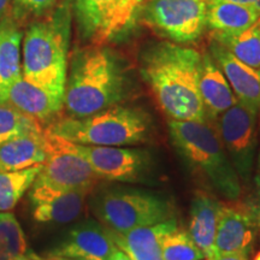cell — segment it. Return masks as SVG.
Returning a JSON list of instances; mask_svg holds the SVG:
<instances>
[{
	"label": "cell",
	"instance_id": "6",
	"mask_svg": "<svg viewBox=\"0 0 260 260\" xmlns=\"http://www.w3.org/2000/svg\"><path fill=\"white\" fill-rule=\"evenodd\" d=\"M90 207L100 223L116 234L176 218L174 205L164 194L144 188H102L93 194Z\"/></svg>",
	"mask_w": 260,
	"mask_h": 260
},
{
	"label": "cell",
	"instance_id": "33",
	"mask_svg": "<svg viewBox=\"0 0 260 260\" xmlns=\"http://www.w3.org/2000/svg\"><path fill=\"white\" fill-rule=\"evenodd\" d=\"M107 260H132V259H130L128 254H125L122 249H119L118 247H117V248L113 251V253L110 255V258Z\"/></svg>",
	"mask_w": 260,
	"mask_h": 260
},
{
	"label": "cell",
	"instance_id": "3",
	"mask_svg": "<svg viewBox=\"0 0 260 260\" xmlns=\"http://www.w3.org/2000/svg\"><path fill=\"white\" fill-rule=\"evenodd\" d=\"M169 133L178 155L195 177L224 199H240L241 180L212 123L170 119Z\"/></svg>",
	"mask_w": 260,
	"mask_h": 260
},
{
	"label": "cell",
	"instance_id": "1",
	"mask_svg": "<svg viewBox=\"0 0 260 260\" xmlns=\"http://www.w3.org/2000/svg\"><path fill=\"white\" fill-rule=\"evenodd\" d=\"M201 53L175 42L153 45L142 56V79L161 111L174 121H207L200 96Z\"/></svg>",
	"mask_w": 260,
	"mask_h": 260
},
{
	"label": "cell",
	"instance_id": "36",
	"mask_svg": "<svg viewBox=\"0 0 260 260\" xmlns=\"http://www.w3.org/2000/svg\"><path fill=\"white\" fill-rule=\"evenodd\" d=\"M6 103V90L0 86V104Z\"/></svg>",
	"mask_w": 260,
	"mask_h": 260
},
{
	"label": "cell",
	"instance_id": "5",
	"mask_svg": "<svg viewBox=\"0 0 260 260\" xmlns=\"http://www.w3.org/2000/svg\"><path fill=\"white\" fill-rule=\"evenodd\" d=\"M48 129L74 144L123 147L148 142L154 125L145 110L119 104L87 117L58 119Z\"/></svg>",
	"mask_w": 260,
	"mask_h": 260
},
{
	"label": "cell",
	"instance_id": "21",
	"mask_svg": "<svg viewBox=\"0 0 260 260\" xmlns=\"http://www.w3.org/2000/svg\"><path fill=\"white\" fill-rule=\"evenodd\" d=\"M260 11L248 5L228 0H206V27L212 31L233 32L251 27Z\"/></svg>",
	"mask_w": 260,
	"mask_h": 260
},
{
	"label": "cell",
	"instance_id": "26",
	"mask_svg": "<svg viewBox=\"0 0 260 260\" xmlns=\"http://www.w3.org/2000/svg\"><path fill=\"white\" fill-rule=\"evenodd\" d=\"M23 254H29V249L22 226L11 211L0 212V260Z\"/></svg>",
	"mask_w": 260,
	"mask_h": 260
},
{
	"label": "cell",
	"instance_id": "4",
	"mask_svg": "<svg viewBox=\"0 0 260 260\" xmlns=\"http://www.w3.org/2000/svg\"><path fill=\"white\" fill-rule=\"evenodd\" d=\"M71 4L59 6L50 17L29 25L22 47V76L64 96L68 76Z\"/></svg>",
	"mask_w": 260,
	"mask_h": 260
},
{
	"label": "cell",
	"instance_id": "19",
	"mask_svg": "<svg viewBox=\"0 0 260 260\" xmlns=\"http://www.w3.org/2000/svg\"><path fill=\"white\" fill-rule=\"evenodd\" d=\"M44 130L21 135L0 146V171H18L44 165L46 160Z\"/></svg>",
	"mask_w": 260,
	"mask_h": 260
},
{
	"label": "cell",
	"instance_id": "18",
	"mask_svg": "<svg viewBox=\"0 0 260 260\" xmlns=\"http://www.w3.org/2000/svg\"><path fill=\"white\" fill-rule=\"evenodd\" d=\"M199 90L209 122H212L217 116L239 102L222 70L209 52L201 54Z\"/></svg>",
	"mask_w": 260,
	"mask_h": 260
},
{
	"label": "cell",
	"instance_id": "15",
	"mask_svg": "<svg viewBox=\"0 0 260 260\" xmlns=\"http://www.w3.org/2000/svg\"><path fill=\"white\" fill-rule=\"evenodd\" d=\"M223 205L213 194L205 190H197L191 199L188 233L204 253L205 260L216 258L214 240Z\"/></svg>",
	"mask_w": 260,
	"mask_h": 260
},
{
	"label": "cell",
	"instance_id": "25",
	"mask_svg": "<svg viewBox=\"0 0 260 260\" xmlns=\"http://www.w3.org/2000/svg\"><path fill=\"white\" fill-rule=\"evenodd\" d=\"M42 130L38 119L18 111L8 103L0 104V146L21 135Z\"/></svg>",
	"mask_w": 260,
	"mask_h": 260
},
{
	"label": "cell",
	"instance_id": "17",
	"mask_svg": "<svg viewBox=\"0 0 260 260\" xmlns=\"http://www.w3.org/2000/svg\"><path fill=\"white\" fill-rule=\"evenodd\" d=\"M178 226L176 218L153 225L140 226L129 232L110 233L115 245L132 260H164L161 252L162 237Z\"/></svg>",
	"mask_w": 260,
	"mask_h": 260
},
{
	"label": "cell",
	"instance_id": "39",
	"mask_svg": "<svg viewBox=\"0 0 260 260\" xmlns=\"http://www.w3.org/2000/svg\"><path fill=\"white\" fill-rule=\"evenodd\" d=\"M258 165H259V169H260V152H259V157H258Z\"/></svg>",
	"mask_w": 260,
	"mask_h": 260
},
{
	"label": "cell",
	"instance_id": "9",
	"mask_svg": "<svg viewBox=\"0 0 260 260\" xmlns=\"http://www.w3.org/2000/svg\"><path fill=\"white\" fill-rule=\"evenodd\" d=\"M258 113L237 102L211 122L240 180L243 182L251 180L254 167L258 147Z\"/></svg>",
	"mask_w": 260,
	"mask_h": 260
},
{
	"label": "cell",
	"instance_id": "16",
	"mask_svg": "<svg viewBox=\"0 0 260 260\" xmlns=\"http://www.w3.org/2000/svg\"><path fill=\"white\" fill-rule=\"evenodd\" d=\"M6 103L39 122H44L61 111L64 96L57 95L21 76L8 89Z\"/></svg>",
	"mask_w": 260,
	"mask_h": 260
},
{
	"label": "cell",
	"instance_id": "29",
	"mask_svg": "<svg viewBox=\"0 0 260 260\" xmlns=\"http://www.w3.org/2000/svg\"><path fill=\"white\" fill-rule=\"evenodd\" d=\"M141 2L142 0H122L121 5H119L118 10H117V14L112 22L111 28H110L109 38H111L119 29L124 27L126 22L129 21V18L132 17L133 12L135 11V9L138 8V5Z\"/></svg>",
	"mask_w": 260,
	"mask_h": 260
},
{
	"label": "cell",
	"instance_id": "14",
	"mask_svg": "<svg viewBox=\"0 0 260 260\" xmlns=\"http://www.w3.org/2000/svg\"><path fill=\"white\" fill-rule=\"evenodd\" d=\"M209 53L222 70L237 100L259 112L260 71L242 63L226 48L212 39H211Z\"/></svg>",
	"mask_w": 260,
	"mask_h": 260
},
{
	"label": "cell",
	"instance_id": "37",
	"mask_svg": "<svg viewBox=\"0 0 260 260\" xmlns=\"http://www.w3.org/2000/svg\"><path fill=\"white\" fill-rule=\"evenodd\" d=\"M253 260H260V251L254 255V258H253Z\"/></svg>",
	"mask_w": 260,
	"mask_h": 260
},
{
	"label": "cell",
	"instance_id": "34",
	"mask_svg": "<svg viewBox=\"0 0 260 260\" xmlns=\"http://www.w3.org/2000/svg\"><path fill=\"white\" fill-rule=\"evenodd\" d=\"M228 2H233V3H237V4L253 6V8H255L258 11H260V0H228Z\"/></svg>",
	"mask_w": 260,
	"mask_h": 260
},
{
	"label": "cell",
	"instance_id": "8",
	"mask_svg": "<svg viewBox=\"0 0 260 260\" xmlns=\"http://www.w3.org/2000/svg\"><path fill=\"white\" fill-rule=\"evenodd\" d=\"M46 160L34 183L58 190H83L90 193L100 178L88 161L75 148L74 142L44 130Z\"/></svg>",
	"mask_w": 260,
	"mask_h": 260
},
{
	"label": "cell",
	"instance_id": "22",
	"mask_svg": "<svg viewBox=\"0 0 260 260\" xmlns=\"http://www.w3.org/2000/svg\"><path fill=\"white\" fill-rule=\"evenodd\" d=\"M22 40L23 34L12 22L0 25V86L6 90L22 76Z\"/></svg>",
	"mask_w": 260,
	"mask_h": 260
},
{
	"label": "cell",
	"instance_id": "40",
	"mask_svg": "<svg viewBox=\"0 0 260 260\" xmlns=\"http://www.w3.org/2000/svg\"><path fill=\"white\" fill-rule=\"evenodd\" d=\"M259 112H260V110H259ZM259 134H260V121H259Z\"/></svg>",
	"mask_w": 260,
	"mask_h": 260
},
{
	"label": "cell",
	"instance_id": "11",
	"mask_svg": "<svg viewBox=\"0 0 260 260\" xmlns=\"http://www.w3.org/2000/svg\"><path fill=\"white\" fill-rule=\"evenodd\" d=\"M256 234L258 229L248 205L237 200L223 205L214 240L216 258L223 254L249 256L254 249Z\"/></svg>",
	"mask_w": 260,
	"mask_h": 260
},
{
	"label": "cell",
	"instance_id": "31",
	"mask_svg": "<svg viewBox=\"0 0 260 260\" xmlns=\"http://www.w3.org/2000/svg\"><path fill=\"white\" fill-rule=\"evenodd\" d=\"M11 2L12 0H0V23L8 16L9 10L11 9Z\"/></svg>",
	"mask_w": 260,
	"mask_h": 260
},
{
	"label": "cell",
	"instance_id": "30",
	"mask_svg": "<svg viewBox=\"0 0 260 260\" xmlns=\"http://www.w3.org/2000/svg\"><path fill=\"white\" fill-rule=\"evenodd\" d=\"M246 204L248 205L249 210H251L256 229H258V234L260 235V174L256 175L254 178V193H253V197Z\"/></svg>",
	"mask_w": 260,
	"mask_h": 260
},
{
	"label": "cell",
	"instance_id": "38",
	"mask_svg": "<svg viewBox=\"0 0 260 260\" xmlns=\"http://www.w3.org/2000/svg\"><path fill=\"white\" fill-rule=\"evenodd\" d=\"M65 260H86V259H80V258H65Z\"/></svg>",
	"mask_w": 260,
	"mask_h": 260
},
{
	"label": "cell",
	"instance_id": "27",
	"mask_svg": "<svg viewBox=\"0 0 260 260\" xmlns=\"http://www.w3.org/2000/svg\"><path fill=\"white\" fill-rule=\"evenodd\" d=\"M161 252L164 260H205L188 230L178 226L162 237Z\"/></svg>",
	"mask_w": 260,
	"mask_h": 260
},
{
	"label": "cell",
	"instance_id": "35",
	"mask_svg": "<svg viewBox=\"0 0 260 260\" xmlns=\"http://www.w3.org/2000/svg\"><path fill=\"white\" fill-rule=\"evenodd\" d=\"M10 260H41L40 256L35 255L34 253H29V254H23V255H18L15 256V258L10 259Z\"/></svg>",
	"mask_w": 260,
	"mask_h": 260
},
{
	"label": "cell",
	"instance_id": "13",
	"mask_svg": "<svg viewBox=\"0 0 260 260\" xmlns=\"http://www.w3.org/2000/svg\"><path fill=\"white\" fill-rule=\"evenodd\" d=\"M88 194L83 190H58L32 183L30 191L32 217L40 223L73 222L82 212Z\"/></svg>",
	"mask_w": 260,
	"mask_h": 260
},
{
	"label": "cell",
	"instance_id": "24",
	"mask_svg": "<svg viewBox=\"0 0 260 260\" xmlns=\"http://www.w3.org/2000/svg\"><path fill=\"white\" fill-rule=\"evenodd\" d=\"M42 165L18 171H0V212L11 211L37 180Z\"/></svg>",
	"mask_w": 260,
	"mask_h": 260
},
{
	"label": "cell",
	"instance_id": "2",
	"mask_svg": "<svg viewBox=\"0 0 260 260\" xmlns=\"http://www.w3.org/2000/svg\"><path fill=\"white\" fill-rule=\"evenodd\" d=\"M129 92L126 69L111 50L96 45L75 52L64 94L70 117L81 118L119 105Z\"/></svg>",
	"mask_w": 260,
	"mask_h": 260
},
{
	"label": "cell",
	"instance_id": "10",
	"mask_svg": "<svg viewBox=\"0 0 260 260\" xmlns=\"http://www.w3.org/2000/svg\"><path fill=\"white\" fill-rule=\"evenodd\" d=\"M144 19L175 44L193 42L206 28V0H151Z\"/></svg>",
	"mask_w": 260,
	"mask_h": 260
},
{
	"label": "cell",
	"instance_id": "23",
	"mask_svg": "<svg viewBox=\"0 0 260 260\" xmlns=\"http://www.w3.org/2000/svg\"><path fill=\"white\" fill-rule=\"evenodd\" d=\"M211 39L222 45L242 63L260 71V18L243 30L212 31Z\"/></svg>",
	"mask_w": 260,
	"mask_h": 260
},
{
	"label": "cell",
	"instance_id": "32",
	"mask_svg": "<svg viewBox=\"0 0 260 260\" xmlns=\"http://www.w3.org/2000/svg\"><path fill=\"white\" fill-rule=\"evenodd\" d=\"M213 260H249V256L246 254H223Z\"/></svg>",
	"mask_w": 260,
	"mask_h": 260
},
{
	"label": "cell",
	"instance_id": "28",
	"mask_svg": "<svg viewBox=\"0 0 260 260\" xmlns=\"http://www.w3.org/2000/svg\"><path fill=\"white\" fill-rule=\"evenodd\" d=\"M57 0H12L11 10L15 19L42 16L54 8Z\"/></svg>",
	"mask_w": 260,
	"mask_h": 260
},
{
	"label": "cell",
	"instance_id": "12",
	"mask_svg": "<svg viewBox=\"0 0 260 260\" xmlns=\"http://www.w3.org/2000/svg\"><path fill=\"white\" fill-rule=\"evenodd\" d=\"M117 246L103 224L88 219L71 228L65 239L50 253L63 258L107 260Z\"/></svg>",
	"mask_w": 260,
	"mask_h": 260
},
{
	"label": "cell",
	"instance_id": "20",
	"mask_svg": "<svg viewBox=\"0 0 260 260\" xmlns=\"http://www.w3.org/2000/svg\"><path fill=\"white\" fill-rule=\"evenodd\" d=\"M122 0H75L77 22L84 37L98 44L109 39L110 28Z\"/></svg>",
	"mask_w": 260,
	"mask_h": 260
},
{
	"label": "cell",
	"instance_id": "7",
	"mask_svg": "<svg viewBox=\"0 0 260 260\" xmlns=\"http://www.w3.org/2000/svg\"><path fill=\"white\" fill-rule=\"evenodd\" d=\"M74 145L100 180L130 184L157 182V160L147 148Z\"/></svg>",
	"mask_w": 260,
	"mask_h": 260
}]
</instances>
